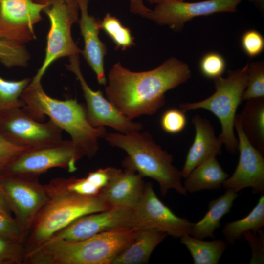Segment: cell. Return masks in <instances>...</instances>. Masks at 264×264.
Masks as SVG:
<instances>
[{"label":"cell","mask_w":264,"mask_h":264,"mask_svg":"<svg viewBox=\"0 0 264 264\" xmlns=\"http://www.w3.org/2000/svg\"><path fill=\"white\" fill-rule=\"evenodd\" d=\"M191 77L187 64L175 57L147 71L133 72L118 62L108 74L107 98L126 117L132 120L152 115L165 103V93Z\"/></svg>","instance_id":"cell-1"},{"label":"cell","mask_w":264,"mask_h":264,"mask_svg":"<svg viewBox=\"0 0 264 264\" xmlns=\"http://www.w3.org/2000/svg\"><path fill=\"white\" fill-rule=\"evenodd\" d=\"M241 44L243 52L250 57L259 55L264 49V38L255 29H249L242 34Z\"/></svg>","instance_id":"cell-34"},{"label":"cell","mask_w":264,"mask_h":264,"mask_svg":"<svg viewBox=\"0 0 264 264\" xmlns=\"http://www.w3.org/2000/svg\"><path fill=\"white\" fill-rule=\"evenodd\" d=\"M132 229H154L174 238L190 235L194 223L176 215L163 203L148 182L137 206L132 210Z\"/></svg>","instance_id":"cell-11"},{"label":"cell","mask_w":264,"mask_h":264,"mask_svg":"<svg viewBox=\"0 0 264 264\" xmlns=\"http://www.w3.org/2000/svg\"><path fill=\"white\" fill-rule=\"evenodd\" d=\"M81 17L79 23L81 34L83 38L84 47L82 53L95 73L98 83L106 85L107 79L104 70V57L107 51L105 44L100 39V22L89 14V0H78Z\"/></svg>","instance_id":"cell-18"},{"label":"cell","mask_w":264,"mask_h":264,"mask_svg":"<svg viewBox=\"0 0 264 264\" xmlns=\"http://www.w3.org/2000/svg\"><path fill=\"white\" fill-rule=\"evenodd\" d=\"M180 242L189 251L194 264H218L227 247V243L220 239L205 241L186 235Z\"/></svg>","instance_id":"cell-24"},{"label":"cell","mask_w":264,"mask_h":264,"mask_svg":"<svg viewBox=\"0 0 264 264\" xmlns=\"http://www.w3.org/2000/svg\"><path fill=\"white\" fill-rule=\"evenodd\" d=\"M167 234L154 229L137 230L131 243L118 255L112 264H143L148 262L154 248Z\"/></svg>","instance_id":"cell-20"},{"label":"cell","mask_w":264,"mask_h":264,"mask_svg":"<svg viewBox=\"0 0 264 264\" xmlns=\"http://www.w3.org/2000/svg\"><path fill=\"white\" fill-rule=\"evenodd\" d=\"M234 129L238 135L239 159L236 168L224 181L222 186L236 192L248 187L254 194L264 193V158L262 153L255 148L243 132L236 115Z\"/></svg>","instance_id":"cell-14"},{"label":"cell","mask_w":264,"mask_h":264,"mask_svg":"<svg viewBox=\"0 0 264 264\" xmlns=\"http://www.w3.org/2000/svg\"><path fill=\"white\" fill-rule=\"evenodd\" d=\"M248 64L241 69L229 71L226 78L214 79L216 91L210 96L198 102L179 105L184 112L205 109L213 113L219 120L221 132L218 137L228 152L236 154L238 139L234 133V122L237 109L246 87Z\"/></svg>","instance_id":"cell-6"},{"label":"cell","mask_w":264,"mask_h":264,"mask_svg":"<svg viewBox=\"0 0 264 264\" xmlns=\"http://www.w3.org/2000/svg\"><path fill=\"white\" fill-rule=\"evenodd\" d=\"M248 242L252 251L249 264H264V232L261 229L257 232L248 231L243 233Z\"/></svg>","instance_id":"cell-35"},{"label":"cell","mask_w":264,"mask_h":264,"mask_svg":"<svg viewBox=\"0 0 264 264\" xmlns=\"http://www.w3.org/2000/svg\"><path fill=\"white\" fill-rule=\"evenodd\" d=\"M116 169L110 167L99 169L89 173L86 178L90 183L101 190L109 183Z\"/></svg>","instance_id":"cell-38"},{"label":"cell","mask_w":264,"mask_h":264,"mask_svg":"<svg viewBox=\"0 0 264 264\" xmlns=\"http://www.w3.org/2000/svg\"><path fill=\"white\" fill-rule=\"evenodd\" d=\"M264 226V196L261 195L256 206L245 217L225 224L222 233L227 243L233 244L244 232H257Z\"/></svg>","instance_id":"cell-25"},{"label":"cell","mask_w":264,"mask_h":264,"mask_svg":"<svg viewBox=\"0 0 264 264\" xmlns=\"http://www.w3.org/2000/svg\"><path fill=\"white\" fill-rule=\"evenodd\" d=\"M187 124L185 112L180 108H171L162 114L160 125L165 132L175 134L182 132Z\"/></svg>","instance_id":"cell-31"},{"label":"cell","mask_w":264,"mask_h":264,"mask_svg":"<svg viewBox=\"0 0 264 264\" xmlns=\"http://www.w3.org/2000/svg\"><path fill=\"white\" fill-rule=\"evenodd\" d=\"M25 253L21 242L0 235V264L21 263L24 261Z\"/></svg>","instance_id":"cell-32"},{"label":"cell","mask_w":264,"mask_h":264,"mask_svg":"<svg viewBox=\"0 0 264 264\" xmlns=\"http://www.w3.org/2000/svg\"><path fill=\"white\" fill-rule=\"evenodd\" d=\"M199 68L203 76L214 80L221 77L224 72L226 62L220 53L216 52H208L201 58Z\"/></svg>","instance_id":"cell-30"},{"label":"cell","mask_w":264,"mask_h":264,"mask_svg":"<svg viewBox=\"0 0 264 264\" xmlns=\"http://www.w3.org/2000/svg\"><path fill=\"white\" fill-rule=\"evenodd\" d=\"M237 116L244 133L252 145L264 152V98L246 100Z\"/></svg>","instance_id":"cell-23"},{"label":"cell","mask_w":264,"mask_h":264,"mask_svg":"<svg viewBox=\"0 0 264 264\" xmlns=\"http://www.w3.org/2000/svg\"><path fill=\"white\" fill-rule=\"evenodd\" d=\"M192 122L195 134L194 141L187 152L180 173L185 178L198 165L211 156L221 154L222 143L216 137L213 125L206 118L195 115Z\"/></svg>","instance_id":"cell-19"},{"label":"cell","mask_w":264,"mask_h":264,"mask_svg":"<svg viewBox=\"0 0 264 264\" xmlns=\"http://www.w3.org/2000/svg\"><path fill=\"white\" fill-rule=\"evenodd\" d=\"M56 185L71 192L84 196L98 195L101 189L91 183L86 178L68 179L60 178L52 181Z\"/></svg>","instance_id":"cell-33"},{"label":"cell","mask_w":264,"mask_h":264,"mask_svg":"<svg viewBox=\"0 0 264 264\" xmlns=\"http://www.w3.org/2000/svg\"><path fill=\"white\" fill-rule=\"evenodd\" d=\"M264 98V63L253 62L248 64L246 87L242 100Z\"/></svg>","instance_id":"cell-29"},{"label":"cell","mask_w":264,"mask_h":264,"mask_svg":"<svg viewBox=\"0 0 264 264\" xmlns=\"http://www.w3.org/2000/svg\"><path fill=\"white\" fill-rule=\"evenodd\" d=\"M229 175L222 169L216 156H212L196 167L185 178L183 186L187 193L221 188Z\"/></svg>","instance_id":"cell-21"},{"label":"cell","mask_w":264,"mask_h":264,"mask_svg":"<svg viewBox=\"0 0 264 264\" xmlns=\"http://www.w3.org/2000/svg\"><path fill=\"white\" fill-rule=\"evenodd\" d=\"M31 78L7 80L0 77V113L24 106L21 95Z\"/></svg>","instance_id":"cell-26"},{"label":"cell","mask_w":264,"mask_h":264,"mask_svg":"<svg viewBox=\"0 0 264 264\" xmlns=\"http://www.w3.org/2000/svg\"><path fill=\"white\" fill-rule=\"evenodd\" d=\"M44 186L49 198L38 212L28 232L30 249L42 244L78 218L111 208L98 195L77 194L52 181Z\"/></svg>","instance_id":"cell-5"},{"label":"cell","mask_w":264,"mask_h":264,"mask_svg":"<svg viewBox=\"0 0 264 264\" xmlns=\"http://www.w3.org/2000/svg\"><path fill=\"white\" fill-rule=\"evenodd\" d=\"M35 177L0 175V183L24 239L49 198L44 185Z\"/></svg>","instance_id":"cell-10"},{"label":"cell","mask_w":264,"mask_h":264,"mask_svg":"<svg viewBox=\"0 0 264 264\" xmlns=\"http://www.w3.org/2000/svg\"><path fill=\"white\" fill-rule=\"evenodd\" d=\"M44 6L33 0H0V38L22 44L35 39L34 25Z\"/></svg>","instance_id":"cell-15"},{"label":"cell","mask_w":264,"mask_h":264,"mask_svg":"<svg viewBox=\"0 0 264 264\" xmlns=\"http://www.w3.org/2000/svg\"><path fill=\"white\" fill-rule=\"evenodd\" d=\"M130 10L134 14H139L148 18L151 10L146 7L143 3V0H129ZM150 3L157 4L162 0H148Z\"/></svg>","instance_id":"cell-39"},{"label":"cell","mask_w":264,"mask_h":264,"mask_svg":"<svg viewBox=\"0 0 264 264\" xmlns=\"http://www.w3.org/2000/svg\"><path fill=\"white\" fill-rule=\"evenodd\" d=\"M62 131L50 120L39 122L22 108L0 113V134L17 146L35 148L59 142Z\"/></svg>","instance_id":"cell-9"},{"label":"cell","mask_w":264,"mask_h":264,"mask_svg":"<svg viewBox=\"0 0 264 264\" xmlns=\"http://www.w3.org/2000/svg\"><path fill=\"white\" fill-rule=\"evenodd\" d=\"M243 0H206L186 2L177 0H162L148 18L162 25H167L175 31L181 30L186 22L196 17L218 12H235Z\"/></svg>","instance_id":"cell-13"},{"label":"cell","mask_w":264,"mask_h":264,"mask_svg":"<svg viewBox=\"0 0 264 264\" xmlns=\"http://www.w3.org/2000/svg\"><path fill=\"white\" fill-rule=\"evenodd\" d=\"M0 235L22 243L24 240L19 225L11 215L0 213Z\"/></svg>","instance_id":"cell-36"},{"label":"cell","mask_w":264,"mask_h":264,"mask_svg":"<svg viewBox=\"0 0 264 264\" xmlns=\"http://www.w3.org/2000/svg\"><path fill=\"white\" fill-rule=\"evenodd\" d=\"M30 57L23 44L0 38V62L7 68L25 67Z\"/></svg>","instance_id":"cell-28"},{"label":"cell","mask_w":264,"mask_h":264,"mask_svg":"<svg viewBox=\"0 0 264 264\" xmlns=\"http://www.w3.org/2000/svg\"><path fill=\"white\" fill-rule=\"evenodd\" d=\"M254 3L261 10H264V0H248Z\"/></svg>","instance_id":"cell-41"},{"label":"cell","mask_w":264,"mask_h":264,"mask_svg":"<svg viewBox=\"0 0 264 264\" xmlns=\"http://www.w3.org/2000/svg\"><path fill=\"white\" fill-rule=\"evenodd\" d=\"M83 156V153L71 140H62L54 144L24 151L5 164L0 174L37 177L55 167L63 168L73 172L77 170L76 162Z\"/></svg>","instance_id":"cell-8"},{"label":"cell","mask_w":264,"mask_h":264,"mask_svg":"<svg viewBox=\"0 0 264 264\" xmlns=\"http://www.w3.org/2000/svg\"><path fill=\"white\" fill-rule=\"evenodd\" d=\"M179 0V1H184V0Z\"/></svg>","instance_id":"cell-43"},{"label":"cell","mask_w":264,"mask_h":264,"mask_svg":"<svg viewBox=\"0 0 264 264\" xmlns=\"http://www.w3.org/2000/svg\"><path fill=\"white\" fill-rule=\"evenodd\" d=\"M66 69L73 73L79 81L86 102V113L89 123L94 127L108 126L122 133L140 131L141 123L134 122L123 115L105 98L100 90L94 91L88 85L82 73L79 55L69 57Z\"/></svg>","instance_id":"cell-12"},{"label":"cell","mask_w":264,"mask_h":264,"mask_svg":"<svg viewBox=\"0 0 264 264\" xmlns=\"http://www.w3.org/2000/svg\"><path fill=\"white\" fill-rule=\"evenodd\" d=\"M28 149L13 144L0 134V162L4 165Z\"/></svg>","instance_id":"cell-37"},{"label":"cell","mask_w":264,"mask_h":264,"mask_svg":"<svg viewBox=\"0 0 264 264\" xmlns=\"http://www.w3.org/2000/svg\"><path fill=\"white\" fill-rule=\"evenodd\" d=\"M238 196L237 192L233 190L227 189L223 195L211 201L203 218L193 224L190 235L200 239L215 238L214 231L220 227L221 219L230 211Z\"/></svg>","instance_id":"cell-22"},{"label":"cell","mask_w":264,"mask_h":264,"mask_svg":"<svg viewBox=\"0 0 264 264\" xmlns=\"http://www.w3.org/2000/svg\"><path fill=\"white\" fill-rule=\"evenodd\" d=\"M137 230L121 229L69 241L51 238L28 250L25 262L33 264H112L133 241Z\"/></svg>","instance_id":"cell-3"},{"label":"cell","mask_w":264,"mask_h":264,"mask_svg":"<svg viewBox=\"0 0 264 264\" xmlns=\"http://www.w3.org/2000/svg\"><path fill=\"white\" fill-rule=\"evenodd\" d=\"M104 138L110 145L127 153L128 156L123 162L125 168L156 181L163 196L170 189L187 195L180 171L173 165L172 156L156 143L148 132H110Z\"/></svg>","instance_id":"cell-4"},{"label":"cell","mask_w":264,"mask_h":264,"mask_svg":"<svg viewBox=\"0 0 264 264\" xmlns=\"http://www.w3.org/2000/svg\"><path fill=\"white\" fill-rule=\"evenodd\" d=\"M100 27L114 43L116 49L125 50L135 45L130 29L110 13H107L100 22Z\"/></svg>","instance_id":"cell-27"},{"label":"cell","mask_w":264,"mask_h":264,"mask_svg":"<svg viewBox=\"0 0 264 264\" xmlns=\"http://www.w3.org/2000/svg\"><path fill=\"white\" fill-rule=\"evenodd\" d=\"M142 178L133 170L116 169L109 183L98 195L111 208L134 209L144 192L145 184Z\"/></svg>","instance_id":"cell-17"},{"label":"cell","mask_w":264,"mask_h":264,"mask_svg":"<svg viewBox=\"0 0 264 264\" xmlns=\"http://www.w3.org/2000/svg\"><path fill=\"white\" fill-rule=\"evenodd\" d=\"M44 4L43 9L50 22L44 58L41 67L33 78L41 80L48 67L59 58L79 55L82 50L72 39V26L78 23V0H33Z\"/></svg>","instance_id":"cell-7"},{"label":"cell","mask_w":264,"mask_h":264,"mask_svg":"<svg viewBox=\"0 0 264 264\" xmlns=\"http://www.w3.org/2000/svg\"><path fill=\"white\" fill-rule=\"evenodd\" d=\"M12 211L3 189L0 183V213L11 215Z\"/></svg>","instance_id":"cell-40"},{"label":"cell","mask_w":264,"mask_h":264,"mask_svg":"<svg viewBox=\"0 0 264 264\" xmlns=\"http://www.w3.org/2000/svg\"><path fill=\"white\" fill-rule=\"evenodd\" d=\"M3 166H4V164H3L1 162H0V174L1 173V172L2 171V168H3Z\"/></svg>","instance_id":"cell-42"},{"label":"cell","mask_w":264,"mask_h":264,"mask_svg":"<svg viewBox=\"0 0 264 264\" xmlns=\"http://www.w3.org/2000/svg\"><path fill=\"white\" fill-rule=\"evenodd\" d=\"M21 99L23 110L38 121L47 116L55 125L65 130L71 140L90 158L97 153L101 138L107 132L104 127H94L89 123L86 107L75 99L60 100L51 97L44 90L41 81L32 79L23 91Z\"/></svg>","instance_id":"cell-2"},{"label":"cell","mask_w":264,"mask_h":264,"mask_svg":"<svg viewBox=\"0 0 264 264\" xmlns=\"http://www.w3.org/2000/svg\"><path fill=\"white\" fill-rule=\"evenodd\" d=\"M132 210L112 207L85 215L56 233L51 238L77 241L102 232L121 229H133Z\"/></svg>","instance_id":"cell-16"}]
</instances>
